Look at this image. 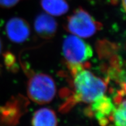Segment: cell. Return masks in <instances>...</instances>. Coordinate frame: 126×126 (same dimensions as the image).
Segmentation results:
<instances>
[{"instance_id": "obj_5", "label": "cell", "mask_w": 126, "mask_h": 126, "mask_svg": "<svg viewBox=\"0 0 126 126\" xmlns=\"http://www.w3.org/2000/svg\"><path fill=\"white\" fill-rule=\"evenodd\" d=\"M5 32L8 39L16 43L26 41L31 34V27L26 20L19 17H14L7 22Z\"/></svg>"}, {"instance_id": "obj_4", "label": "cell", "mask_w": 126, "mask_h": 126, "mask_svg": "<svg viewBox=\"0 0 126 126\" xmlns=\"http://www.w3.org/2000/svg\"><path fill=\"white\" fill-rule=\"evenodd\" d=\"M62 50L63 56L70 66L82 65L93 56L91 46L74 34L64 38Z\"/></svg>"}, {"instance_id": "obj_8", "label": "cell", "mask_w": 126, "mask_h": 126, "mask_svg": "<svg viewBox=\"0 0 126 126\" xmlns=\"http://www.w3.org/2000/svg\"><path fill=\"white\" fill-rule=\"evenodd\" d=\"M33 126H57V119L53 110L42 108L34 113L32 119Z\"/></svg>"}, {"instance_id": "obj_7", "label": "cell", "mask_w": 126, "mask_h": 126, "mask_svg": "<svg viewBox=\"0 0 126 126\" xmlns=\"http://www.w3.org/2000/svg\"><path fill=\"white\" fill-rule=\"evenodd\" d=\"M58 24L51 15L47 13H41L36 17L34 28L36 33L43 39H50L56 34Z\"/></svg>"}, {"instance_id": "obj_13", "label": "cell", "mask_w": 126, "mask_h": 126, "mask_svg": "<svg viewBox=\"0 0 126 126\" xmlns=\"http://www.w3.org/2000/svg\"><path fill=\"white\" fill-rule=\"evenodd\" d=\"M1 48H2V45H1V41L0 40V53L1 51Z\"/></svg>"}, {"instance_id": "obj_2", "label": "cell", "mask_w": 126, "mask_h": 126, "mask_svg": "<svg viewBox=\"0 0 126 126\" xmlns=\"http://www.w3.org/2000/svg\"><path fill=\"white\" fill-rule=\"evenodd\" d=\"M102 24L82 7L75 9L67 17L64 28L68 32L82 38H88L102 29Z\"/></svg>"}, {"instance_id": "obj_12", "label": "cell", "mask_w": 126, "mask_h": 126, "mask_svg": "<svg viewBox=\"0 0 126 126\" xmlns=\"http://www.w3.org/2000/svg\"><path fill=\"white\" fill-rule=\"evenodd\" d=\"M121 9H122V11L125 13L126 10V0H121Z\"/></svg>"}, {"instance_id": "obj_3", "label": "cell", "mask_w": 126, "mask_h": 126, "mask_svg": "<svg viewBox=\"0 0 126 126\" xmlns=\"http://www.w3.org/2000/svg\"><path fill=\"white\" fill-rule=\"evenodd\" d=\"M28 94L29 98L36 103H49L56 94L54 79L45 74L33 75L28 82Z\"/></svg>"}, {"instance_id": "obj_1", "label": "cell", "mask_w": 126, "mask_h": 126, "mask_svg": "<svg viewBox=\"0 0 126 126\" xmlns=\"http://www.w3.org/2000/svg\"><path fill=\"white\" fill-rule=\"evenodd\" d=\"M81 65L70 66L74 76V98L77 102L91 103L105 94L107 85L101 78Z\"/></svg>"}, {"instance_id": "obj_10", "label": "cell", "mask_w": 126, "mask_h": 126, "mask_svg": "<svg viewBox=\"0 0 126 126\" xmlns=\"http://www.w3.org/2000/svg\"><path fill=\"white\" fill-rule=\"evenodd\" d=\"M126 108L125 99L120 100L109 119L113 122L114 126H126Z\"/></svg>"}, {"instance_id": "obj_6", "label": "cell", "mask_w": 126, "mask_h": 126, "mask_svg": "<svg viewBox=\"0 0 126 126\" xmlns=\"http://www.w3.org/2000/svg\"><path fill=\"white\" fill-rule=\"evenodd\" d=\"M91 103V110L94 117L100 125L106 126L116 107L112 99L104 94Z\"/></svg>"}, {"instance_id": "obj_9", "label": "cell", "mask_w": 126, "mask_h": 126, "mask_svg": "<svg viewBox=\"0 0 126 126\" xmlns=\"http://www.w3.org/2000/svg\"><path fill=\"white\" fill-rule=\"evenodd\" d=\"M40 5L47 14L54 16L64 15L69 10L66 0H40Z\"/></svg>"}, {"instance_id": "obj_11", "label": "cell", "mask_w": 126, "mask_h": 126, "mask_svg": "<svg viewBox=\"0 0 126 126\" xmlns=\"http://www.w3.org/2000/svg\"><path fill=\"white\" fill-rule=\"evenodd\" d=\"M20 0H0V7L3 8H11L14 7Z\"/></svg>"}]
</instances>
